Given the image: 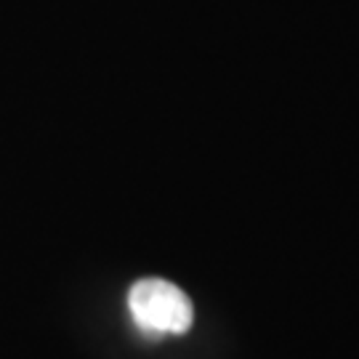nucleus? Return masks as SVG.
<instances>
[{"instance_id": "1", "label": "nucleus", "mask_w": 359, "mask_h": 359, "mask_svg": "<svg viewBox=\"0 0 359 359\" xmlns=\"http://www.w3.org/2000/svg\"><path fill=\"white\" fill-rule=\"evenodd\" d=\"M128 309L142 333L181 335L192 327L194 311L187 293L168 280H139L128 293Z\"/></svg>"}]
</instances>
